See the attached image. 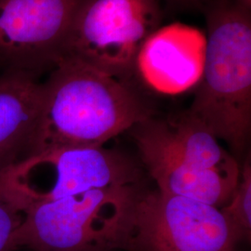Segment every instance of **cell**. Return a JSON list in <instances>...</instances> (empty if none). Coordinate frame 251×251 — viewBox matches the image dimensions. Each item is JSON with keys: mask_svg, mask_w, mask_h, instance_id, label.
Returning <instances> with one entry per match:
<instances>
[{"mask_svg": "<svg viewBox=\"0 0 251 251\" xmlns=\"http://www.w3.org/2000/svg\"><path fill=\"white\" fill-rule=\"evenodd\" d=\"M167 142L185 159L201 170L238 176L240 166L219 140L185 112L173 121L160 120Z\"/></svg>", "mask_w": 251, "mask_h": 251, "instance_id": "cell-11", "label": "cell"}, {"mask_svg": "<svg viewBox=\"0 0 251 251\" xmlns=\"http://www.w3.org/2000/svg\"><path fill=\"white\" fill-rule=\"evenodd\" d=\"M142 190L94 189L23 209L14 247L31 251H111Z\"/></svg>", "mask_w": 251, "mask_h": 251, "instance_id": "cell-3", "label": "cell"}, {"mask_svg": "<svg viewBox=\"0 0 251 251\" xmlns=\"http://www.w3.org/2000/svg\"><path fill=\"white\" fill-rule=\"evenodd\" d=\"M22 213L0 191V251H14V235L22 222Z\"/></svg>", "mask_w": 251, "mask_h": 251, "instance_id": "cell-13", "label": "cell"}, {"mask_svg": "<svg viewBox=\"0 0 251 251\" xmlns=\"http://www.w3.org/2000/svg\"><path fill=\"white\" fill-rule=\"evenodd\" d=\"M241 241L217 206L159 190L142 191L117 243L125 251H234Z\"/></svg>", "mask_w": 251, "mask_h": 251, "instance_id": "cell-5", "label": "cell"}, {"mask_svg": "<svg viewBox=\"0 0 251 251\" xmlns=\"http://www.w3.org/2000/svg\"><path fill=\"white\" fill-rule=\"evenodd\" d=\"M144 168L157 190L202 201L221 208L229 201L238 182L234 176L196 167L175 152L162 133L160 119L151 117L131 127Z\"/></svg>", "mask_w": 251, "mask_h": 251, "instance_id": "cell-8", "label": "cell"}, {"mask_svg": "<svg viewBox=\"0 0 251 251\" xmlns=\"http://www.w3.org/2000/svg\"><path fill=\"white\" fill-rule=\"evenodd\" d=\"M190 117L235 152L251 130V12L221 3L207 15L206 59Z\"/></svg>", "mask_w": 251, "mask_h": 251, "instance_id": "cell-2", "label": "cell"}, {"mask_svg": "<svg viewBox=\"0 0 251 251\" xmlns=\"http://www.w3.org/2000/svg\"><path fill=\"white\" fill-rule=\"evenodd\" d=\"M140 172L123 153L103 146L61 147L30 154L0 171V191L22 211L94 189L139 185Z\"/></svg>", "mask_w": 251, "mask_h": 251, "instance_id": "cell-4", "label": "cell"}, {"mask_svg": "<svg viewBox=\"0 0 251 251\" xmlns=\"http://www.w3.org/2000/svg\"><path fill=\"white\" fill-rule=\"evenodd\" d=\"M221 211L239 234L241 240H250L251 234V164L246 159L236 187Z\"/></svg>", "mask_w": 251, "mask_h": 251, "instance_id": "cell-12", "label": "cell"}, {"mask_svg": "<svg viewBox=\"0 0 251 251\" xmlns=\"http://www.w3.org/2000/svg\"><path fill=\"white\" fill-rule=\"evenodd\" d=\"M206 35L175 23L158 27L140 48L134 63L144 85L164 95H178L198 86L206 59Z\"/></svg>", "mask_w": 251, "mask_h": 251, "instance_id": "cell-9", "label": "cell"}, {"mask_svg": "<svg viewBox=\"0 0 251 251\" xmlns=\"http://www.w3.org/2000/svg\"><path fill=\"white\" fill-rule=\"evenodd\" d=\"M151 117L150 104L127 80L63 59L42 83L26 156L61 147L103 146Z\"/></svg>", "mask_w": 251, "mask_h": 251, "instance_id": "cell-1", "label": "cell"}, {"mask_svg": "<svg viewBox=\"0 0 251 251\" xmlns=\"http://www.w3.org/2000/svg\"><path fill=\"white\" fill-rule=\"evenodd\" d=\"M85 0H0V61L34 73L61 60Z\"/></svg>", "mask_w": 251, "mask_h": 251, "instance_id": "cell-7", "label": "cell"}, {"mask_svg": "<svg viewBox=\"0 0 251 251\" xmlns=\"http://www.w3.org/2000/svg\"><path fill=\"white\" fill-rule=\"evenodd\" d=\"M233 4H235L238 8L244 9L248 12H251V0H233Z\"/></svg>", "mask_w": 251, "mask_h": 251, "instance_id": "cell-14", "label": "cell"}, {"mask_svg": "<svg viewBox=\"0 0 251 251\" xmlns=\"http://www.w3.org/2000/svg\"><path fill=\"white\" fill-rule=\"evenodd\" d=\"M161 18L157 0H85L74 19L61 60L127 80L134 74L140 48L160 27Z\"/></svg>", "mask_w": 251, "mask_h": 251, "instance_id": "cell-6", "label": "cell"}, {"mask_svg": "<svg viewBox=\"0 0 251 251\" xmlns=\"http://www.w3.org/2000/svg\"><path fill=\"white\" fill-rule=\"evenodd\" d=\"M41 100L34 73L10 69L0 77V171L26 156Z\"/></svg>", "mask_w": 251, "mask_h": 251, "instance_id": "cell-10", "label": "cell"}, {"mask_svg": "<svg viewBox=\"0 0 251 251\" xmlns=\"http://www.w3.org/2000/svg\"><path fill=\"white\" fill-rule=\"evenodd\" d=\"M173 1H179V2H190V1H195V0H173Z\"/></svg>", "mask_w": 251, "mask_h": 251, "instance_id": "cell-15", "label": "cell"}]
</instances>
